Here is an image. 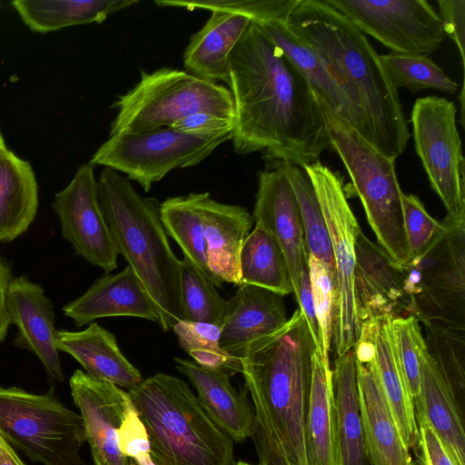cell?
Returning a JSON list of instances; mask_svg holds the SVG:
<instances>
[{
  "instance_id": "1",
  "label": "cell",
  "mask_w": 465,
  "mask_h": 465,
  "mask_svg": "<svg viewBox=\"0 0 465 465\" xmlns=\"http://www.w3.org/2000/svg\"><path fill=\"white\" fill-rule=\"evenodd\" d=\"M228 85L235 153L262 152L270 163L302 168L331 150L311 85L256 23L231 54Z\"/></svg>"
},
{
  "instance_id": "2",
  "label": "cell",
  "mask_w": 465,
  "mask_h": 465,
  "mask_svg": "<svg viewBox=\"0 0 465 465\" xmlns=\"http://www.w3.org/2000/svg\"><path fill=\"white\" fill-rule=\"evenodd\" d=\"M315 349L298 308L240 357L255 414L258 465H306L303 430Z\"/></svg>"
},
{
  "instance_id": "3",
  "label": "cell",
  "mask_w": 465,
  "mask_h": 465,
  "mask_svg": "<svg viewBox=\"0 0 465 465\" xmlns=\"http://www.w3.org/2000/svg\"><path fill=\"white\" fill-rule=\"evenodd\" d=\"M286 24L319 54L363 114L371 145L395 161L411 134L398 90L365 35L325 0H302Z\"/></svg>"
},
{
  "instance_id": "4",
  "label": "cell",
  "mask_w": 465,
  "mask_h": 465,
  "mask_svg": "<svg viewBox=\"0 0 465 465\" xmlns=\"http://www.w3.org/2000/svg\"><path fill=\"white\" fill-rule=\"evenodd\" d=\"M98 196L103 215L118 254L136 274L160 315L163 331L180 321L179 260L170 245L160 215V203L139 194L120 173L104 167Z\"/></svg>"
},
{
  "instance_id": "5",
  "label": "cell",
  "mask_w": 465,
  "mask_h": 465,
  "mask_svg": "<svg viewBox=\"0 0 465 465\" xmlns=\"http://www.w3.org/2000/svg\"><path fill=\"white\" fill-rule=\"evenodd\" d=\"M127 392L154 465H232L233 440L210 420L184 381L158 372Z\"/></svg>"
},
{
  "instance_id": "6",
  "label": "cell",
  "mask_w": 465,
  "mask_h": 465,
  "mask_svg": "<svg viewBox=\"0 0 465 465\" xmlns=\"http://www.w3.org/2000/svg\"><path fill=\"white\" fill-rule=\"evenodd\" d=\"M317 97V96H316ZM318 104L335 151L351 179L378 245L398 264L410 261L395 161L376 150L320 98Z\"/></svg>"
},
{
  "instance_id": "7",
  "label": "cell",
  "mask_w": 465,
  "mask_h": 465,
  "mask_svg": "<svg viewBox=\"0 0 465 465\" xmlns=\"http://www.w3.org/2000/svg\"><path fill=\"white\" fill-rule=\"evenodd\" d=\"M109 135L171 127L195 113L234 119L230 90L187 71L161 68L142 72L140 81L118 96Z\"/></svg>"
},
{
  "instance_id": "8",
  "label": "cell",
  "mask_w": 465,
  "mask_h": 465,
  "mask_svg": "<svg viewBox=\"0 0 465 465\" xmlns=\"http://www.w3.org/2000/svg\"><path fill=\"white\" fill-rule=\"evenodd\" d=\"M0 434L32 461L43 465H85L83 419L50 389L45 394L0 385Z\"/></svg>"
},
{
  "instance_id": "9",
  "label": "cell",
  "mask_w": 465,
  "mask_h": 465,
  "mask_svg": "<svg viewBox=\"0 0 465 465\" xmlns=\"http://www.w3.org/2000/svg\"><path fill=\"white\" fill-rule=\"evenodd\" d=\"M465 211L447 214L444 227L418 256L401 265L412 314L422 323L465 329Z\"/></svg>"
},
{
  "instance_id": "10",
  "label": "cell",
  "mask_w": 465,
  "mask_h": 465,
  "mask_svg": "<svg viewBox=\"0 0 465 465\" xmlns=\"http://www.w3.org/2000/svg\"><path fill=\"white\" fill-rule=\"evenodd\" d=\"M314 188L325 220L335 265V303L332 338L337 357L354 348L361 337L355 292V240L361 230L343 183L319 160L302 167Z\"/></svg>"
},
{
  "instance_id": "11",
  "label": "cell",
  "mask_w": 465,
  "mask_h": 465,
  "mask_svg": "<svg viewBox=\"0 0 465 465\" xmlns=\"http://www.w3.org/2000/svg\"><path fill=\"white\" fill-rule=\"evenodd\" d=\"M232 137V133L198 137L169 127L117 134L109 135L89 163L124 173L147 193L171 171L199 164Z\"/></svg>"
},
{
  "instance_id": "12",
  "label": "cell",
  "mask_w": 465,
  "mask_h": 465,
  "mask_svg": "<svg viewBox=\"0 0 465 465\" xmlns=\"http://www.w3.org/2000/svg\"><path fill=\"white\" fill-rule=\"evenodd\" d=\"M455 104L444 97L418 98L411 110L415 151L448 214L465 211V162Z\"/></svg>"
},
{
  "instance_id": "13",
  "label": "cell",
  "mask_w": 465,
  "mask_h": 465,
  "mask_svg": "<svg viewBox=\"0 0 465 465\" xmlns=\"http://www.w3.org/2000/svg\"><path fill=\"white\" fill-rule=\"evenodd\" d=\"M325 1L393 53L429 55L446 37L439 14L426 0Z\"/></svg>"
},
{
  "instance_id": "14",
  "label": "cell",
  "mask_w": 465,
  "mask_h": 465,
  "mask_svg": "<svg viewBox=\"0 0 465 465\" xmlns=\"http://www.w3.org/2000/svg\"><path fill=\"white\" fill-rule=\"evenodd\" d=\"M62 234L74 252L105 272L118 266V252L102 213L94 165L78 167L70 183L54 198Z\"/></svg>"
},
{
  "instance_id": "15",
  "label": "cell",
  "mask_w": 465,
  "mask_h": 465,
  "mask_svg": "<svg viewBox=\"0 0 465 465\" xmlns=\"http://www.w3.org/2000/svg\"><path fill=\"white\" fill-rule=\"evenodd\" d=\"M69 384L94 465H134L119 445L120 428L134 406L128 392L81 370L73 373Z\"/></svg>"
},
{
  "instance_id": "16",
  "label": "cell",
  "mask_w": 465,
  "mask_h": 465,
  "mask_svg": "<svg viewBox=\"0 0 465 465\" xmlns=\"http://www.w3.org/2000/svg\"><path fill=\"white\" fill-rule=\"evenodd\" d=\"M354 292L361 326L412 314L405 272L360 230L355 240Z\"/></svg>"
},
{
  "instance_id": "17",
  "label": "cell",
  "mask_w": 465,
  "mask_h": 465,
  "mask_svg": "<svg viewBox=\"0 0 465 465\" xmlns=\"http://www.w3.org/2000/svg\"><path fill=\"white\" fill-rule=\"evenodd\" d=\"M252 217L282 249L294 294L308 252L299 205L282 162L271 163L270 168L259 172Z\"/></svg>"
},
{
  "instance_id": "18",
  "label": "cell",
  "mask_w": 465,
  "mask_h": 465,
  "mask_svg": "<svg viewBox=\"0 0 465 465\" xmlns=\"http://www.w3.org/2000/svg\"><path fill=\"white\" fill-rule=\"evenodd\" d=\"M354 351L363 434L371 465H414L381 385L374 347L361 344Z\"/></svg>"
},
{
  "instance_id": "19",
  "label": "cell",
  "mask_w": 465,
  "mask_h": 465,
  "mask_svg": "<svg viewBox=\"0 0 465 465\" xmlns=\"http://www.w3.org/2000/svg\"><path fill=\"white\" fill-rule=\"evenodd\" d=\"M8 312L10 322L18 329L16 345L33 352L50 378L63 381L54 310L44 289L25 276L13 278L8 292Z\"/></svg>"
},
{
  "instance_id": "20",
  "label": "cell",
  "mask_w": 465,
  "mask_h": 465,
  "mask_svg": "<svg viewBox=\"0 0 465 465\" xmlns=\"http://www.w3.org/2000/svg\"><path fill=\"white\" fill-rule=\"evenodd\" d=\"M77 327L108 317H134L159 324L160 315L143 285L128 265L96 280L81 296L63 308Z\"/></svg>"
},
{
  "instance_id": "21",
  "label": "cell",
  "mask_w": 465,
  "mask_h": 465,
  "mask_svg": "<svg viewBox=\"0 0 465 465\" xmlns=\"http://www.w3.org/2000/svg\"><path fill=\"white\" fill-rule=\"evenodd\" d=\"M284 296L255 285L241 283L228 300L220 326V345L240 358L248 346L278 330L288 321Z\"/></svg>"
},
{
  "instance_id": "22",
  "label": "cell",
  "mask_w": 465,
  "mask_h": 465,
  "mask_svg": "<svg viewBox=\"0 0 465 465\" xmlns=\"http://www.w3.org/2000/svg\"><path fill=\"white\" fill-rule=\"evenodd\" d=\"M176 369L197 391V399L210 420L233 441L252 438L255 414L246 391H238L223 371L207 370L193 361L174 358Z\"/></svg>"
},
{
  "instance_id": "23",
  "label": "cell",
  "mask_w": 465,
  "mask_h": 465,
  "mask_svg": "<svg viewBox=\"0 0 465 465\" xmlns=\"http://www.w3.org/2000/svg\"><path fill=\"white\" fill-rule=\"evenodd\" d=\"M258 25L302 74L315 95L371 143V131L365 117L342 91L319 54L286 23L272 22Z\"/></svg>"
},
{
  "instance_id": "24",
  "label": "cell",
  "mask_w": 465,
  "mask_h": 465,
  "mask_svg": "<svg viewBox=\"0 0 465 465\" xmlns=\"http://www.w3.org/2000/svg\"><path fill=\"white\" fill-rule=\"evenodd\" d=\"M412 403L415 420L423 419L456 464L465 465L464 424L455 389L426 346L420 353V394Z\"/></svg>"
},
{
  "instance_id": "25",
  "label": "cell",
  "mask_w": 465,
  "mask_h": 465,
  "mask_svg": "<svg viewBox=\"0 0 465 465\" xmlns=\"http://www.w3.org/2000/svg\"><path fill=\"white\" fill-rule=\"evenodd\" d=\"M202 206L208 267L221 283L240 285V252L253 217L245 207L220 203L209 193H203Z\"/></svg>"
},
{
  "instance_id": "26",
  "label": "cell",
  "mask_w": 465,
  "mask_h": 465,
  "mask_svg": "<svg viewBox=\"0 0 465 465\" xmlns=\"http://www.w3.org/2000/svg\"><path fill=\"white\" fill-rule=\"evenodd\" d=\"M56 346L94 378L127 390L143 380L140 371L122 352L115 336L94 322L83 331L57 330Z\"/></svg>"
},
{
  "instance_id": "27",
  "label": "cell",
  "mask_w": 465,
  "mask_h": 465,
  "mask_svg": "<svg viewBox=\"0 0 465 465\" xmlns=\"http://www.w3.org/2000/svg\"><path fill=\"white\" fill-rule=\"evenodd\" d=\"M331 371L315 349L303 430L306 465H341Z\"/></svg>"
},
{
  "instance_id": "28",
  "label": "cell",
  "mask_w": 465,
  "mask_h": 465,
  "mask_svg": "<svg viewBox=\"0 0 465 465\" xmlns=\"http://www.w3.org/2000/svg\"><path fill=\"white\" fill-rule=\"evenodd\" d=\"M252 20L243 15L213 11L204 25L190 38L184 50L187 72L203 79L229 84L230 56Z\"/></svg>"
},
{
  "instance_id": "29",
  "label": "cell",
  "mask_w": 465,
  "mask_h": 465,
  "mask_svg": "<svg viewBox=\"0 0 465 465\" xmlns=\"http://www.w3.org/2000/svg\"><path fill=\"white\" fill-rule=\"evenodd\" d=\"M38 207V186L31 164L9 149L0 151V242L27 231Z\"/></svg>"
},
{
  "instance_id": "30",
  "label": "cell",
  "mask_w": 465,
  "mask_h": 465,
  "mask_svg": "<svg viewBox=\"0 0 465 465\" xmlns=\"http://www.w3.org/2000/svg\"><path fill=\"white\" fill-rule=\"evenodd\" d=\"M374 347L378 377L401 436L411 450L418 436L412 400L406 386L390 328V319L364 323Z\"/></svg>"
},
{
  "instance_id": "31",
  "label": "cell",
  "mask_w": 465,
  "mask_h": 465,
  "mask_svg": "<svg viewBox=\"0 0 465 465\" xmlns=\"http://www.w3.org/2000/svg\"><path fill=\"white\" fill-rule=\"evenodd\" d=\"M331 371L341 465H371L360 410L354 348L336 358Z\"/></svg>"
},
{
  "instance_id": "32",
  "label": "cell",
  "mask_w": 465,
  "mask_h": 465,
  "mask_svg": "<svg viewBox=\"0 0 465 465\" xmlns=\"http://www.w3.org/2000/svg\"><path fill=\"white\" fill-rule=\"evenodd\" d=\"M137 0H15L11 4L24 24L36 33L102 23L109 15L138 4Z\"/></svg>"
},
{
  "instance_id": "33",
  "label": "cell",
  "mask_w": 465,
  "mask_h": 465,
  "mask_svg": "<svg viewBox=\"0 0 465 465\" xmlns=\"http://www.w3.org/2000/svg\"><path fill=\"white\" fill-rule=\"evenodd\" d=\"M203 193L169 197L160 203V215L167 235L179 245L183 257L192 262L216 287H223L207 264L203 213Z\"/></svg>"
},
{
  "instance_id": "34",
  "label": "cell",
  "mask_w": 465,
  "mask_h": 465,
  "mask_svg": "<svg viewBox=\"0 0 465 465\" xmlns=\"http://www.w3.org/2000/svg\"><path fill=\"white\" fill-rule=\"evenodd\" d=\"M239 271L241 283L264 288L282 296L293 293L283 252L259 223H255L242 244Z\"/></svg>"
},
{
  "instance_id": "35",
  "label": "cell",
  "mask_w": 465,
  "mask_h": 465,
  "mask_svg": "<svg viewBox=\"0 0 465 465\" xmlns=\"http://www.w3.org/2000/svg\"><path fill=\"white\" fill-rule=\"evenodd\" d=\"M282 165L299 205L307 252L335 276L329 232L312 183L302 168L289 162Z\"/></svg>"
},
{
  "instance_id": "36",
  "label": "cell",
  "mask_w": 465,
  "mask_h": 465,
  "mask_svg": "<svg viewBox=\"0 0 465 465\" xmlns=\"http://www.w3.org/2000/svg\"><path fill=\"white\" fill-rule=\"evenodd\" d=\"M228 300L192 262L183 257L180 271V320L221 326L227 312Z\"/></svg>"
},
{
  "instance_id": "37",
  "label": "cell",
  "mask_w": 465,
  "mask_h": 465,
  "mask_svg": "<svg viewBox=\"0 0 465 465\" xmlns=\"http://www.w3.org/2000/svg\"><path fill=\"white\" fill-rule=\"evenodd\" d=\"M379 59L391 84L398 89L406 88L412 93L434 89L455 94L460 84L428 55L391 52L379 54Z\"/></svg>"
},
{
  "instance_id": "38",
  "label": "cell",
  "mask_w": 465,
  "mask_h": 465,
  "mask_svg": "<svg viewBox=\"0 0 465 465\" xmlns=\"http://www.w3.org/2000/svg\"><path fill=\"white\" fill-rule=\"evenodd\" d=\"M172 330L182 349L201 367L223 371L230 376L241 373L240 358L228 354L220 345V326L180 320Z\"/></svg>"
},
{
  "instance_id": "39",
  "label": "cell",
  "mask_w": 465,
  "mask_h": 465,
  "mask_svg": "<svg viewBox=\"0 0 465 465\" xmlns=\"http://www.w3.org/2000/svg\"><path fill=\"white\" fill-rule=\"evenodd\" d=\"M302 0H204V1H155L159 6L180 7L188 10L203 9L232 13L250 18L258 25L287 23L291 14Z\"/></svg>"
},
{
  "instance_id": "40",
  "label": "cell",
  "mask_w": 465,
  "mask_h": 465,
  "mask_svg": "<svg viewBox=\"0 0 465 465\" xmlns=\"http://www.w3.org/2000/svg\"><path fill=\"white\" fill-rule=\"evenodd\" d=\"M398 361L412 400L420 394V353L426 346L419 321L414 316L390 319Z\"/></svg>"
},
{
  "instance_id": "41",
  "label": "cell",
  "mask_w": 465,
  "mask_h": 465,
  "mask_svg": "<svg viewBox=\"0 0 465 465\" xmlns=\"http://www.w3.org/2000/svg\"><path fill=\"white\" fill-rule=\"evenodd\" d=\"M426 347L449 378L453 388L464 384V331L437 322L423 323Z\"/></svg>"
},
{
  "instance_id": "42",
  "label": "cell",
  "mask_w": 465,
  "mask_h": 465,
  "mask_svg": "<svg viewBox=\"0 0 465 465\" xmlns=\"http://www.w3.org/2000/svg\"><path fill=\"white\" fill-rule=\"evenodd\" d=\"M308 266L319 331L317 351L323 359L329 360L335 303V276L322 262L309 253Z\"/></svg>"
},
{
  "instance_id": "43",
  "label": "cell",
  "mask_w": 465,
  "mask_h": 465,
  "mask_svg": "<svg viewBox=\"0 0 465 465\" xmlns=\"http://www.w3.org/2000/svg\"><path fill=\"white\" fill-rule=\"evenodd\" d=\"M403 227L410 260L421 253L442 231L443 222L437 221L426 211L414 194L401 196Z\"/></svg>"
},
{
  "instance_id": "44",
  "label": "cell",
  "mask_w": 465,
  "mask_h": 465,
  "mask_svg": "<svg viewBox=\"0 0 465 465\" xmlns=\"http://www.w3.org/2000/svg\"><path fill=\"white\" fill-rule=\"evenodd\" d=\"M418 436L413 447L414 465H457L447 448L423 420L416 419Z\"/></svg>"
},
{
  "instance_id": "45",
  "label": "cell",
  "mask_w": 465,
  "mask_h": 465,
  "mask_svg": "<svg viewBox=\"0 0 465 465\" xmlns=\"http://www.w3.org/2000/svg\"><path fill=\"white\" fill-rule=\"evenodd\" d=\"M233 127L232 118L209 113H195L177 121L169 128L189 135L212 137L232 133Z\"/></svg>"
},
{
  "instance_id": "46",
  "label": "cell",
  "mask_w": 465,
  "mask_h": 465,
  "mask_svg": "<svg viewBox=\"0 0 465 465\" xmlns=\"http://www.w3.org/2000/svg\"><path fill=\"white\" fill-rule=\"evenodd\" d=\"M437 3L444 33L456 44L464 68L465 0H438Z\"/></svg>"
},
{
  "instance_id": "47",
  "label": "cell",
  "mask_w": 465,
  "mask_h": 465,
  "mask_svg": "<svg viewBox=\"0 0 465 465\" xmlns=\"http://www.w3.org/2000/svg\"><path fill=\"white\" fill-rule=\"evenodd\" d=\"M294 296L317 350L319 345V331L312 301L308 262H305L301 269L299 283Z\"/></svg>"
},
{
  "instance_id": "48",
  "label": "cell",
  "mask_w": 465,
  "mask_h": 465,
  "mask_svg": "<svg viewBox=\"0 0 465 465\" xmlns=\"http://www.w3.org/2000/svg\"><path fill=\"white\" fill-rule=\"evenodd\" d=\"M12 279L10 269L0 255V343L5 338L11 324L8 312V292Z\"/></svg>"
},
{
  "instance_id": "49",
  "label": "cell",
  "mask_w": 465,
  "mask_h": 465,
  "mask_svg": "<svg viewBox=\"0 0 465 465\" xmlns=\"http://www.w3.org/2000/svg\"><path fill=\"white\" fill-rule=\"evenodd\" d=\"M0 465H25L14 447L0 434Z\"/></svg>"
},
{
  "instance_id": "50",
  "label": "cell",
  "mask_w": 465,
  "mask_h": 465,
  "mask_svg": "<svg viewBox=\"0 0 465 465\" xmlns=\"http://www.w3.org/2000/svg\"><path fill=\"white\" fill-rule=\"evenodd\" d=\"M8 149L6 144H5V139H4V136L0 131V151H4V150H6Z\"/></svg>"
},
{
  "instance_id": "51",
  "label": "cell",
  "mask_w": 465,
  "mask_h": 465,
  "mask_svg": "<svg viewBox=\"0 0 465 465\" xmlns=\"http://www.w3.org/2000/svg\"><path fill=\"white\" fill-rule=\"evenodd\" d=\"M235 465H252V464H250V463H247V462H245V461H242V460H240V461H238Z\"/></svg>"
}]
</instances>
